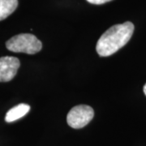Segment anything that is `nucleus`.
<instances>
[{
    "mask_svg": "<svg viewBox=\"0 0 146 146\" xmlns=\"http://www.w3.org/2000/svg\"><path fill=\"white\" fill-rule=\"evenodd\" d=\"M21 66L20 60L16 57L0 58V82H8L16 76Z\"/></svg>",
    "mask_w": 146,
    "mask_h": 146,
    "instance_id": "nucleus-4",
    "label": "nucleus"
},
{
    "mask_svg": "<svg viewBox=\"0 0 146 146\" xmlns=\"http://www.w3.org/2000/svg\"><path fill=\"white\" fill-rule=\"evenodd\" d=\"M87 2H89V3L95 4V5H101V4H104L106 3L110 2L112 0H86Z\"/></svg>",
    "mask_w": 146,
    "mask_h": 146,
    "instance_id": "nucleus-7",
    "label": "nucleus"
},
{
    "mask_svg": "<svg viewBox=\"0 0 146 146\" xmlns=\"http://www.w3.org/2000/svg\"><path fill=\"white\" fill-rule=\"evenodd\" d=\"M18 7V0H0V21L12 14Z\"/></svg>",
    "mask_w": 146,
    "mask_h": 146,
    "instance_id": "nucleus-6",
    "label": "nucleus"
},
{
    "mask_svg": "<svg viewBox=\"0 0 146 146\" xmlns=\"http://www.w3.org/2000/svg\"><path fill=\"white\" fill-rule=\"evenodd\" d=\"M144 93H145V94L146 96V84H145V86H144Z\"/></svg>",
    "mask_w": 146,
    "mask_h": 146,
    "instance_id": "nucleus-8",
    "label": "nucleus"
},
{
    "mask_svg": "<svg viewBox=\"0 0 146 146\" xmlns=\"http://www.w3.org/2000/svg\"><path fill=\"white\" fill-rule=\"evenodd\" d=\"M133 32L134 25L129 21L110 27L97 42V52L101 57L112 55L129 42Z\"/></svg>",
    "mask_w": 146,
    "mask_h": 146,
    "instance_id": "nucleus-1",
    "label": "nucleus"
},
{
    "mask_svg": "<svg viewBox=\"0 0 146 146\" xmlns=\"http://www.w3.org/2000/svg\"><path fill=\"white\" fill-rule=\"evenodd\" d=\"M6 47L12 52L34 54L42 50V43L33 34L21 33L10 38L6 42Z\"/></svg>",
    "mask_w": 146,
    "mask_h": 146,
    "instance_id": "nucleus-2",
    "label": "nucleus"
},
{
    "mask_svg": "<svg viewBox=\"0 0 146 146\" xmlns=\"http://www.w3.org/2000/svg\"><path fill=\"white\" fill-rule=\"evenodd\" d=\"M29 110L30 106L29 105L21 103L7 111L5 116V121L7 123H11L16 120L20 119L21 118L26 115Z\"/></svg>",
    "mask_w": 146,
    "mask_h": 146,
    "instance_id": "nucleus-5",
    "label": "nucleus"
},
{
    "mask_svg": "<svg viewBox=\"0 0 146 146\" xmlns=\"http://www.w3.org/2000/svg\"><path fill=\"white\" fill-rule=\"evenodd\" d=\"M94 116L93 108L87 105H79L73 107L67 116L68 124L75 129L82 128L87 125Z\"/></svg>",
    "mask_w": 146,
    "mask_h": 146,
    "instance_id": "nucleus-3",
    "label": "nucleus"
}]
</instances>
